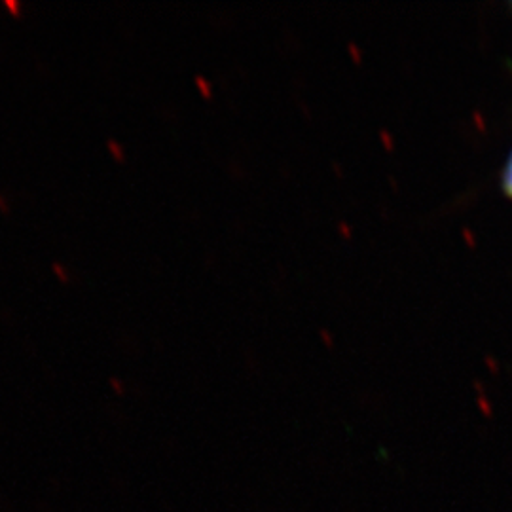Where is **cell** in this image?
<instances>
[{"label":"cell","mask_w":512,"mask_h":512,"mask_svg":"<svg viewBox=\"0 0 512 512\" xmlns=\"http://www.w3.org/2000/svg\"><path fill=\"white\" fill-rule=\"evenodd\" d=\"M505 192L509 194L512 198V158L509 160V165H507V171H505Z\"/></svg>","instance_id":"6da1fadb"},{"label":"cell","mask_w":512,"mask_h":512,"mask_svg":"<svg viewBox=\"0 0 512 512\" xmlns=\"http://www.w3.org/2000/svg\"><path fill=\"white\" fill-rule=\"evenodd\" d=\"M4 4L14 12V14H18L19 8H18V2L16 0H4Z\"/></svg>","instance_id":"7a4b0ae2"},{"label":"cell","mask_w":512,"mask_h":512,"mask_svg":"<svg viewBox=\"0 0 512 512\" xmlns=\"http://www.w3.org/2000/svg\"><path fill=\"white\" fill-rule=\"evenodd\" d=\"M54 270L55 272H57V274H59V277H63V279H65V274H63V270H61V268H59L57 264H54Z\"/></svg>","instance_id":"3957f363"}]
</instances>
